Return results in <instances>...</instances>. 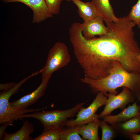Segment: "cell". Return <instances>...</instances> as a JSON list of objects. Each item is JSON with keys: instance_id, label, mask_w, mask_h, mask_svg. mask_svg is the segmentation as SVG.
<instances>
[{"instance_id": "cell-26", "label": "cell", "mask_w": 140, "mask_h": 140, "mask_svg": "<svg viewBox=\"0 0 140 140\" xmlns=\"http://www.w3.org/2000/svg\"><path fill=\"white\" fill-rule=\"evenodd\" d=\"M137 59L140 62V54L137 56Z\"/></svg>"}, {"instance_id": "cell-24", "label": "cell", "mask_w": 140, "mask_h": 140, "mask_svg": "<svg viewBox=\"0 0 140 140\" xmlns=\"http://www.w3.org/2000/svg\"><path fill=\"white\" fill-rule=\"evenodd\" d=\"M128 137L130 140H140V134H133L130 135Z\"/></svg>"}, {"instance_id": "cell-14", "label": "cell", "mask_w": 140, "mask_h": 140, "mask_svg": "<svg viewBox=\"0 0 140 140\" xmlns=\"http://www.w3.org/2000/svg\"><path fill=\"white\" fill-rule=\"evenodd\" d=\"M34 131L33 124L26 120L23 122L21 128L17 132L13 133L5 132L3 140H33V139L30 136Z\"/></svg>"}, {"instance_id": "cell-3", "label": "cell", "mask_w": 140, "mask_h": 140, "mask_svg": "<svg viewBox=\"0 0 140 140\" xmlns=\"http://www.w3.org/2000/svg\"><path fill=\"white\" fill-rule=\"evenodd\" d=\"M86 102L78 103L73 107L66 110L38 111L31 114H25L22 117L37 119L41 123L44 129H52L60 132L66 127L68 118L76 116Z\"/></svg>"}, {"instance_id": "cell-12", "label": "cell", "mask_w": 140, "mask_h": 140, "mask_svg": "<svg viewBox=\"0 0 140 140\" xmlns=\"http://www.w3.org/2000/svg\"><path fill=\"white\" fill-rule=\"evenodd\" d=\"M118 135L128 137L132 134L140 132V116L138 115L127 121L111 124Z\"/></svg>"}, {"instance_id": "cell-5", "label": "cell", "mask_w": 140, "mask_h": 140, "mask_svg": "<svg viewBox=\"0 0 140 140\" xmlns=\"http://www.w3.org/2000/svg\"><path fill=\"white\" fill-rule=\"evenodd\" d=\"M71 61L66 45L62 42L55 43L50 50L45 66L41 69L42 80L51 78L53 73L66 66Z\"/></svg>"}, {"instance_id": "cell-18", "label": "cell", "mask_w": 140, "mask_h": 140, "mask_svg": "<svg viewBox=\"0 0 140 140\" xmlns=\"http://www.w3.org/2000/svg\"><path fill=\"white\" fill-rule=\"evenodd\" d=\"M100 127L102 131L101 140H112L118 135L114 128L103 120L100 121Z\"/></svg>"}, {"instance_id": "cell-9", "label": "cell", "mask_w": 140, "mask_h": 140, "mask_svg": "<svg viewBox=\"0 0 140 140\" xmlns=\"http://www.w3.org/2000/svg\"><path fill=\"white\" fill-rule=\"evenodd\" d=\"M50 78H48L42 80L39 86L31 93L16 101L9 102L10 106L16 109L26 108L35 103L44 95Z\"/></svg>"}, {"instance_id": "cell-25", "label": "cell", "mask_w": 140, "mask_h": 140, "mask_svg": "<svg viewBox=\"0 0 140 140\" xmlns=\"http://www.w3.org/2000/svg\"><path fill=\"white\" fill-rule=\"evenodd\" d=\"M135 97L139 101L140 103V93L136 95L135 96ZM139 115L140 116V110L139 112Z\"/></svg>"}, {"instance_id": "cell-15", "label": "cell", "mask_w": 140, "mask_h": 140, "mask_svg": "<svg viewBox=\"0 0 140 140\" xmlns=\"http://www.w3.org/2000/svg\"><path fill=\"white\" fill-rule=\"evenodd\" d=\"M100 16L104 20L116 22L119 20L114 13L109 0H92Z\"/></svg>"}, {"instance_id": "cell-16", "label": "cell", "mask_w": 140, "mask_h": 140, "mask_svg": "<svg viewBox=\"0 0 140 140\" xmlns=\"http://www.w3.org/2000/svg\"><path fill=\"white\" fill-rule=\"evenodd\" d=\"M100 121L98 119L91 122L87 124L80 125L79 134L84 140H99L98 130Z\"/></svg>"}, {"instance_id": "cell-27", "label": "cell", "mask_w": 140, "mask_h": 140, "mask_svg": "<svg viewBox=\"0 0 140 140\" xmlns=\"http://www.w3.org/2000/svg\"><path fill=\"white\" fill-rule=\"evenodd\" d=\"M66 1H67L69 2V1H72V0H66Z\"/></svg>"}, {"instance_id": "cell-21", "label": "cell", "mask_w": 140, "mask_h": 140, "mask_svg": "<svg viewBox=\"0 0 140 140\" xmlns=\"http://www.w3.org/2000/svg\"><path fill=\"white\" fill-rule=\"evenodd\" d=\"M48 10L52 14L57 15L60 12V5L63 0H45Z\"/></svg>"}, {"instance_id": "cell-1", "label": "cell", "mask_w": 140, "mask_h": 140, "mask_svg": "<svg viewBox=\"0 0 140 140\" xmlns=\"http://www.w3.org/2000/svg\"><path fill=\"white\" fill-rule=\"evenodd\" d=\"M118 18L116 22L104 20L109 32L99 37L86 39L80 27L70 33L74 54L85 77L96 80L107 76L115 61L128 72L140 74L137 59L140 49L133 30L136 25L126 17Z\"/></svg>"}, {"instance_id": "cell-13", "label": "cell", "mask_w": 140, "mask_h": 140, "mask_svg": "<svg viewBox=\"0 0 140 140\" xmlns=\"http://www.w3.org/2000/svg\"><path fill=\"white\" fill-rule=\"evenodd\" d=\"M72 1L78 7V12L80 17L83 20V23H86L97 16H100L92 2H84L81 0Z\"/></svg>"}, {"instance_id": "cell-17", "label": "cell", "mask_w": 140, "mask_h": 140, "mask_svg": "<svg viewBox=\"0 0 140 140\" xmlns=\"http://www.w3.org/2000/svg\"><path fill=\"white\" fill-rule=\"evenodd\" d=\"M80 126L66 127L60 132V140H84L79 134Z\"/></svg>"}, {"instance_id": "cell-22", "label": "cell", "mask_w": 140, "mask_h": 140, "mask_svg": "<svg viewBox=\"0 0 140 140\" xmlns=\"http://www.w3.org/2000/svg\"><path fill=\"white\" fill-rule=\"evenodd\" d=\"M16 83L15 82L8 83L4 84H0V90L3 91H7L14 86Z\"/></svg>"}, {"instance_id": "cell-4", "label": "cell", "mask_w": 140, "mask_h": 140, "mask_svg": "<svg viewBox=\"0 0 140 140\" xmlns=\"http://www.w3.org/2000/svg\"><path fill=\"white\" fill-rule=\"evenodd\" d=\"M27 80L25 78L20 81L10 89L3 91L0 94V124L11 125L18 120H22L23 116L26 113L40 110L41 109L21 108L16 109L11 107L9 100L13 94H15L22 85Z\"/></svg>"}, {"instance_id": "cell-20", "label": "cell", "mask_w": 140, "mask_h": 140, "mask_svg": "<svg viewBox=\"0 0 140 140\" xmlns=\"http://www.w3.org/2000/svg\"><path fill=\"white\" fill-rule=\"evenodd\" d=\"M129 20L134 22L140 28V0L132 7L128 15L126 16Z\"/></svg>"}, {"instance_id": "cell-6", "label": "cell", "mask_w": 140, "mask_h": 140, "mask_svg": "<svg viewBox=\"0 0 140 140\" xmlns=\"http://www.w3.org/2000/svg\"><path fill=\"white\" fill-rule=\"evenodd\" d=\"M96 94L95 98L88 107H82L76 114L75 119L67 120L66 127L87 124L99 119L98 115L95 113L100 107L106 104L107 98L101 92Z\"/></svg>"}, {"instance_id": "cell-23", "label": "cell", "mask_w": 140, "mask_h": 140, "mask_svg": "<svg viewBox=\"0 0 140 140\" xmlns=\"http://www.w3.org/2000/svg\"><path fill=\"white\" fill-rule=\"evenodd\" d=\"M8 125L6 124H1L0 126V140L3 139L5 130Z\"/></svg>"}, {"instance_id": "cell-2", "label": "cell", "mask_w": 140, "mask_h": 140, "mask_svg": "<svg viewBox=\"0 0 140 140\" xmlns=\"http://www.w3.org/2000/svg\"><path fill=\"white\" fill-rule=\"evenodd\" d=\"M80 81L88 85L93 94L101 92L106 96L107 92L117 94V89L123 87L129 89L135 96L140 93V74L128 72L116 61L113 62L107 76L96 80L85 76Z\"/></svg>"}, {"instance_id": "cell-7", "label": "cell", "mask_w": 140, "mask_h": 140, "mask_svg": "<svg viewBox=\"0 0 140 140\" xmlns=\"http://www.w3.org/2000/svg\"><path fill=\"white\" fill-rule=\"evenodd\" d=\"M122 88L121 92L118 95L107 94V103L103 110L98 115L99 118L110 115L116 109L120 108L122 110L128 103L135 102L136 98L133 93L127 87H123Z\"/></svg>"}, {"instance_id": "cell-8", "label": "cell", "mask_w": 140, "mask_h": 140, "mask_svg": "<svg viewBox=\"0 0 140 140\" xmlns=\"http://www.w3.org/2000/svg\"><path fill=\"white\" fill-rule=\"evenodd\" d=\"M4 3L19 2L23 3L32 10V22L37 23L53 17L49 12L45 0H1Z\"/></svg>"}, {"instance_id": "cell-11", "label": "cell", "mask_w": 140, "mask_h": 140, "mask_svg": "<svg viewBox=\"0 0 140 140\" xmlns=\"http://www.w3.org/2000/svg\"><path fill=\"white\" fill-rule=\"evenodd\" d=\"M140 106L137 105V101L131 105L122 110L119 114L115 115H108L102 118L110 124L127 121L133 117L139 115Z\"/></svg>"}, {"instance_id": "cell-19", "label": "cell", "mask_w": 140, "mask_h": 140, "mask_svg": "<svg viewBox=\"0 0 140 140\" xmlns=\"http://www.w3.org/2000/svg\"><path fill=\"white\" fill-rule=\"evenodd\" d=\"M33 140H60V131L52 129H44L41 134Z\"/></svg>"}, {"instance_id": "cell-10", "label": "cell", "mask_w": 140, "mask_h": 140, "mask_svg": "<svg viewBox=\"0 0 140 140\" xmlns=\"http://www.w3.org/2000/svg\"><path fill=\"white\" fill-rule=\"evenodd\" d=\"M104 19L99 16L86 23L81 24L82 33L84 37L89 39L96 35L100 36L107 34L108 29L103 23Z\"/></svg>"}]
</instances>
